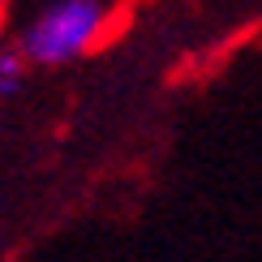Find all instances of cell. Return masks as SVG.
I'll list each match as a JSON object with an SVG mask.
<instances>
[{"label": "cell", "instance_id": "1", "mask_svg": "<svg viewBox=\"0 0 262 262\" xmlns=\"http://www.w3.org/2000/svg\"><path fill=\"white\" fill-rule=\"evenodd\" d=\"M116 21H121V9L103 0H56L21 26L17 52L26 56V64L56 69V64L82 60L86 52H95L116 30Z\"/></svg>", "mask_w": 262, "mask_h": 262}, {"label": "cell", "instance_id": "2", "mask_svg": "<svg viewBox=\"0 0 262 262\" xmlns=\"http://www.w3.org/2000/svg\"><path fill=\"white\" fill-rule=\"evenodd\" d=\"M21 69H26V56H21L17 48H5V52H0V91H5V95L17 91Z\"/></svg>", "mask_w": 262, "mask_h": 262}]
</instances>
